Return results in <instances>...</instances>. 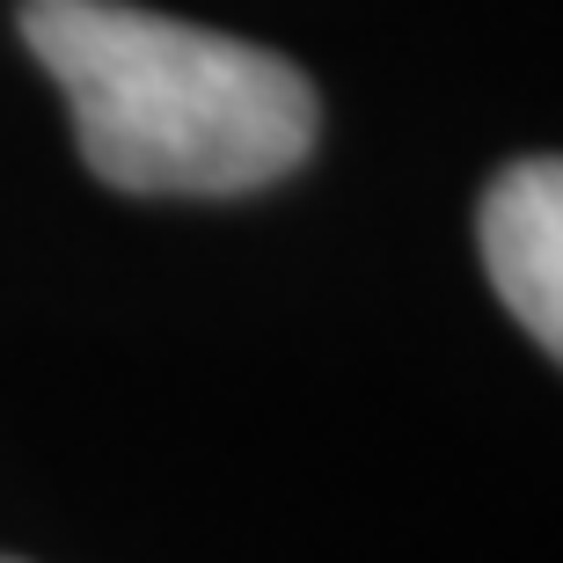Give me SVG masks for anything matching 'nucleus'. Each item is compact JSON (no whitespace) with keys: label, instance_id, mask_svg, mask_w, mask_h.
Masks as SVG:
<instances>
[{"label":"nucleus","instance_id":"1","mask_svg":"<svg viewBox=\"0 0 563 563\" xmlns=\"http://www.w3.org/2000/svg\"><path fill=\"white\" fill-rule=\"evenodd\" d=\"M22 44L125 198H242L314 154V81L250 37L140 0H22Z\"/></svg>","mask_w":563,"mask_h":563},{"label":"nucleus","instance_id":"2","mask_svg":"<svg viewBox=\"0 0 563 563\" xmlns=\"http://www.w3.org/2000/svg\"><path fill=\"white\" fill-rule=\"evenodd\" d=\"M490 286L549 358L563 352V168L549 154L512 162L476 212Z\"/></svg>","mask_w":563,"mask_h":563},{"label":"nucleus","instance_id":"3","mask_svg":"<svg viewBox=\"0 0 563 563\" xmlns=\"http://www.w3.org/2000/svg\"><path fill=\"white\" fill-rule=\"evenodd\" d=\"M0 563H8V556H0Z\"/></svg>","mask_w":563,"mask_h":563}]
</instances>
